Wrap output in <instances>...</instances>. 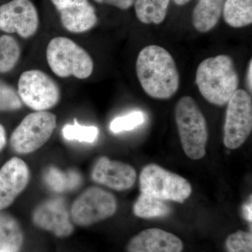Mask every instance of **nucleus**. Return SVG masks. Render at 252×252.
<instances>
[{
	"instance_id": "2f4dec72",
	"label": "nucleus",
	"mask_w": 252,
	"mask_h": 252,
	"mask_svg": "<svg viewBox=\"0 0 252 252\" xmlns=\"http://www.w3.org/2000/svg\"><path fill=\"white\" fill-rule=\"evenodd\" d=\"M0 252H4L2 251V250H0Z\"/></svg>"
},
{
	"instance_id": "c756f323",
	"label": "nucleus",
	"mask_w": 252,
	"mask_h": 252,
	"mask_svg": "<svg viewBox=\"0 0 252 252\" xmlns=\"http://www.w3.org/2000/svg\"><path fill=\"white\" fill-rule=\"evenodd\" d=\"M6 144V131L2 125L0 124V152L4 149Z\"/></svg>"
},
{
	"instance_id": "aec40b11",
	"label": "nucleus",
	"mask_w": 252,
	"mask_h": 252,
	"mask_svg": "<svg viewBox=\"0 0 252 252\" xmlns=\"http://www.w3.org/2000/svg\"><path fill=\"white\" fill-rule=\"evenodd\" d=\"M170 0H135L137 18L145 24H160L165 20Z\"/></svg>"
},
{
	"instance_id": "b1692460",
	"label": "nucleus",
	"mask_w": 252,
	"mask_h": 252,
	"mask_svg": "<svg viewBox=\"0 0 252 252\" xmlns=\"http://www.w3.org/2000/svg\"><path fill=\"white\" fill-rule=\"evenodd\" d=\"M23 102L18 91L4 81H0V111L10 112L22 107Z\"/></svg>"
},
{
	"instance_id": "f8f14e48",
	"label": "nucleus",
	"mask_w": 252,
	"mask_h": 252,
	"mask_svg": "<svg viewBox=\"0 0 252 252\" xmlns=\"http://www.w3.org/2000/svg\"><path fill=\"white\" fill-rule=\"evenodd\" d=\"M59 11L61 23L67 31L83 33L94 28L98 21L89 0H51Z\"/></svg>"
},
{
	"instance_id": "39448f33",
	"label": "nucleus",
	"mask_w": 252,
	"mask_h": 252,
	"mask_svg": "<svg viewBox=\"0 0 252 252\" xmlns=\"http://www.w3.org/2000/svg\"><path fill=\"white\" fill-rule=\"evenodd\" d=\"M141 193L164 201L183 203L191 195V185L187 179L157 164L143 167L140 175Z\"/></svg>"
},
{
	"instance_id": "9b49d317",
	"label": "nucleus",
	"mask_w": 252,
	"mask_h": 252,
	"mask_svg": "<svg viewBox=\"0 0 252 252\" xmlns=\"http://www.w3.org/2000/svg\"><path fill=\"white\" fill-rule=\"evenodd\" d=\"M32 220L39 228L59 238H66L74 231L70 212L61 198L48 199L39 204L33 212Z\"/></svg>"
},
{
	"instance_id": "9d476101",
	"label": "nucleus",
	"mask_w": 252,
	"mask_h": 252,
	"mask_svg": "<svg viewBox=\"0 0 252 252\" xmlns=\"http://www.w3.org/2000/svg\"><path fill=\"white\" fill-rule=\"evenodd\" d=\"M39 18L31 0H11L0 6V31L27 39L35 34Z\"/></svg>"
},
{
	"instance_id": "20e7f679",
	"label": "nucleus",
	"mask_w": 252,
	"mask_h": 252,
	"mask_svg": "<svg viewBox=\"0 0 252 252\" xmlns=\"http://www.w3.org/2000/svg\"><path fill=\"white\" fill-rule=\"evenodd\" d=\"M46 60L50 69L59 77L73 76L77 79H86L94 72V61L89 53L64 36H57L49 41Z\"/></svg>"
},
{
	"instance_id": "a878e982",
	"label": "nucleus",
	"mask_w": 252,
	"mask_h": 252,
	"mask_svg": "<svg viewBox=\"0 0 252 252\" xmlns=\"http://www.w3.org/2000/svg\"><path fill=\"white\" fill-rule=\"evenodd\" d=\"M225 248L228 252H252V233L243 230L232 233L225 240Z\"/></svg>"
},
{
	"instance_id": "bb28decb",
	"label": "nucleus",
	"mask_w": 252,
	"mask_h": 252,
	"mask_svg": "<svg viewBox=\"0 0 252 252\" xmlns=\"http://www.w3.org/2000/svg\"><path fill=\"white\" fill-rule=\"evenodd\" d=\"M99 4H106L116 6L119 9L126 10L129 9L135 2V0H94Z\"/></svg>"
},
{
	"instance_id": "f03ea898",
	"label": "nucleus",
	"mask_w": 252,
	"mask_h": 252,
	"mask_svg": "<svg viewBox=\"0 0 252 252\" xmlns=\"http://www.w3.org/2000/svg\"><path fill=\"white\" fill-rule=\"evenodd\" d=\"M195 84L207 102L225 105L238 90L239 76L233 59L219 55L204 60L197 69Z\"/></svg>"
},
{
	"instance_id": "6ab92c4d",
	"label": "nucleus",
	"mask_w": 252,
	"mask_h": 252,
	"mask_svg": "<svg viewBox=\"0 0 252 252\" xmlns=\"http://www.w3.org/2000/svg\"><path fill=\"white\" fill-rule=\"evenodd\" d=\"M225 23L233 28H243L252 23V0H225L223 8Z\"/></svg>"
},
{
	"instance_id": "c85d7f7f",
	"label": "nucleus",
	"mask_w": 252,
	"mask_h": 252,
	"mask_svg": "<svg viewBox=\"0 0 252 252\" xmlns=\"http://www.w3.org/2000/svg\"><path fill=\"white\" fill-rule=\"evenodd\" d=\"M252 201H250V203L245 205L243 207L244 216H245V219H246L248 221L250 222H252Z\"/></svg>"
},
{
	"instance_id": "4be33fe9",
	"label": "nucleus",
	"mask_w": 252,
	"mask_h": 252,
	"mask_svg": "<svg viewBox=\"0 0 252 252\" xmlns=\"http://www.w3.org/2000/svg\"><path fill=\"white\" fill-rule=\"evenodd\" d=\"M21 57V48L13 36H0V73L12 70Z\"/></svg>"
},
{
	"instance_id": "0eeeda50",
	"label": "nucleus",
	"mask_w": 252,
	"mask_h": 252,
	"mask_svg": "<svg viewBox=\"0 0 252 252\" xmlns=\"http://www.w3.org/2000/svg\"><path fill=\"white\" fill-rule=\"evenodd\" d=\"M18 94L23 103L36 112L53 108L61 98V91L56 81L39 69H31L21 74Z\"/></svg>"
},
{
	"instance_id": "412c9836",
	"label": "nucleus",
	"mask_w": 252,
	"mask_h": 252,
	"mask_svg": "<svg viewBox=\"0 0 252 252\" xmlns=\"http://www.w3.org/2000/svg\"><path fill=\"white\" fill-rule=\"evenodd\" d=\"M165 202L152 195L141 193L134 204V214L135 216L142 219L166 217L170 215L171 209Z\"/></svg>"
},
{
	"instance_id": "2eb2a0df",
	"label": "nucleus",
	"mask_w": 252,
	"mask_h": 252,
	"mask_svg": "<svg viewBox=\"0 0 252 252\" xmlns=\"http://www.w3.org/2000/svg\"><path fill=\"white\" fill-rule=\"evenodd\" d=\"M183 249L180 238L160 228L142 230L127 246V252H182Z\"/></svg>"
},
{
	"instance_id": "7ed1b4c3",
	"label": "nucleus",
	"mask_w": 252,
	"mask_h": 252,
	"mask_svg": "<svg viewBox=\"0 0 252 252\" xmlns=\"http://www.w3.org/2000/svg\"><path fill=\"white\" fill-rule=\"evenodd\" d=\"M175 122L182 149L192 160L203 158L208 141L206 119L195 99L184 96L175 107Z\"/></svg>"
},
{
	"instance_id": "ddd939ff",
	"label": "nucleus",
	"mask_w": 252,
	"mask_h": 252,
	"mask_svg": "<svg viewBox=\"0 0 252 252\" xmlns=\"http://www.w3.org/2000/svg\"><path fill=\"white\" fill-rule=\"evenodd\" d=\"M91 177L95 183L121 191L127 190L135 185L137 172L128 164L103 157L94 163Z\"/></svg>"
},
{
	"instance_id": "7c9ffc66",
	"label": "nucleus",
	"mask_w": 252,
	"mask_h": 252,
	"mask_svg": "<svg viewBox=\"0 0 252 252\" xmlns=\"http://www.w3.org/2000/svg\"><path fill=\"white\" fill-rule=\"evenodd\" d=\"M190 1V0H174L175 4L180 5V6L187 4V3L189 2Z\"/></svg>"
},
{
	"instance_id": "f257e3e1",
	"label": "nucleus",
	"mask_w": 252,
	"mask_h": 252,
	"mask_svg": "<svg viewBox=\"0 0 252 252\" xmlns=\"http://www.w3.org/2000/svg\"><path fill=\"white\" fill-rule=\"evenodd\" d=\"M136 72L144 92L152 98L169 99L178 91L180 74L175 60L161 46L149 45L141 50Z\"/></svg>"
},
{
	"instance_id": "423d86ee",
	"label": "nucleus",
	"mask_w": 252,
	"mask_h": 252,
	"mask_svg": "<svg viewBox=\"0 0 252 252\" xmlns=\"http://www.w3.org/2000/svg\"><path fill=\"white\" fill-rule=\"evenodd\" d=\"M57 125L53 113L41 111L31 113L15 129L10 144L15 152L28 154L41 148L51 138Z\"/></svg>"
},
{
	"instance_id": "dca6fc26",
	"label": "nucleus",
	"mask_w": 252,
	"mask_h": 252,
	"mask_svg": "<svg viewBox=\"0 0 252 252\" xmlns=\"http://www.w3.org/2000/svg\"><path fill=\"white\" fill-rule=\"evenodd\" d=\"M225 0H199L193 11V25L200 32H207L216 26L223 12Z\"/></svg>"
},
{
	"instance_id": "4468645a",
	"label": "nucleus",
	"mask_w": 252,
	"mask_h": 252,
	"mask_svg": "<svg viewBox=\"0 0 252 252\" xmlns=\"http://www.w3.org/2000/svg\"><path fill=\"white\" fill-rule=\"evenodd\" d=\"M30 170L22 159L12 158L0 169V210L10 206L30 181Z\"/></svg>"
},
{
	"instance_id": "a211bd4d",
	"label": "nucleus",
	"mask_w": 252,
	"mask_h": 252,
	"mask_svg": "<svg viewBox=\"0 0 252 252\" xmlns=\"http://www.w3.org/2000/svg\"><path fill=\"white\" fill-rule=\"evenodd\" d=\"M46 185L56 193H64L74 190L80 186L82 178L74 170L63 172L57 167H48L44 173Z\"/></svg>"
},
{
	"instance_id": "6e6552de",
	"label": "nucleus",
	"mask_w": 252,
	"mask_h": 252,
	"mask_svg": "<svg viewBox=\"0 0 252 252\" xmlns=\"http://www.w3.org/2000/svg\"><path fill=\"white\" fill-rule=\"evenodd\" d=\"M252 130V99L246 91L238 89L227 103L223 143L230 149L241 147Z\"/></svg>"
},
{
	"instance_id": "5701e85b",
	"label": "nucleus",
	"mask_w": 252,
	"mask_h": 252,
	"mask_svg": "<svg viewBox=\"0 0 252 252\" xmlns=\"http://www.w3.org/2000/svg\"><path fill=\"white\" fill-rule=\"evenodd\" d=\"M62 133L63 137L67 140L94 143L98 138L99 129L95 126L80 125L77 119H74V124L64 126Z\"/></svg>"
},
{
	"instance_id": "393cba45",
	"label": "nucleus",
	"mask_w": 252,
	"mask_h": 252,
	"mask_svg": "<svg viewBox=\"0 0 252 252\" xmlns=\"http://www.w3.org/2000/svg\"><path fill=\"white\" fill-rule=\"evenodd\" d=\"M144 116L142 112H134L117 117L111 122L109 128L114 133L133 130L137 126L143 124Z\"/></svg>"
},
{
	"instance_id": "cd10ccee",
	"label": "nucleus",
	"mask_w": 252,
	"mask_h": 252,
	"mask_svg": "<svg viewBox=\"0 0 252 252\" xmlns=\"http://www.w3.org/2000/svg\"><path fill=\"white\" fill-rule=\"evenodd\" d=\"M252 61L250 60V63H249V65L248 68V72H247V84H248V88L249 91H250V94H252Z\"/></svg>"
},
{
	"instance_id": "f3484780",
	"label": "nucleus",
	"mask_w": 252,
	"mask_h": 252,
	"mask_svg": "<svg viewBox=\"0 0 252 252\" xmlns=\"http://www.w3.org/2000/svg\"><path fill=\"white\" fill-rule=\"evenodd\" d=\"M23 243V234L14 217L0 212V250L4 252H18Z\"/></svg>"
},
{
	"instance_id": "1a4fd4ad",
	"label": "nucleus",
	"mask_w": 252,
	"mask_h": 252,
	"mask_svg": "<svg viewBox=\"0 0 252 252\" xmlns=\"http://www.w3.org/2000/svg\"><path fill=\"white\" fill-rule=\"evenodd\" d=\"M117 200L110 192L97 187L86 189L70 209L72 222L80 226H89L107 220L115 214Z\"/></svg>"
}]
</instances>
